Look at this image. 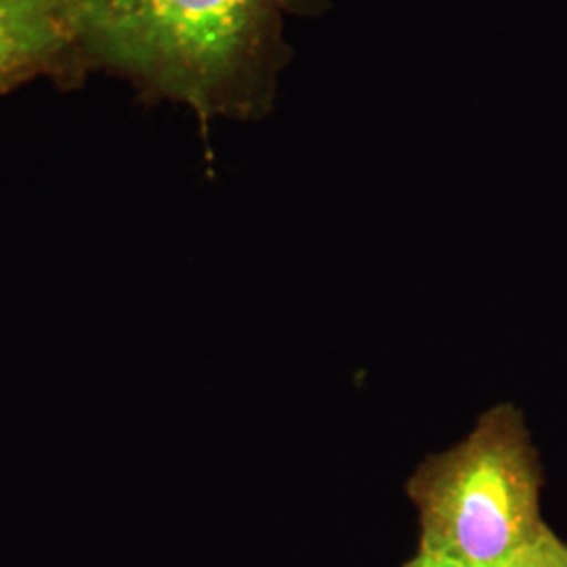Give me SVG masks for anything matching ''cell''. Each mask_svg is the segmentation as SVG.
I'll return each mask as SVG.
<instances>
[{
    "instance_id": "6da1fadb",
    "label": "cell",
    "mask_w": 567,
    "mask_h": 567,
    "mask_svg": "<svg viewBox=\"0 0 567 567\" xmlns=\"http://www.w3.org/2000/svg\"><path fill=\"white\" fill-rule=\"evenodd\" d=\"M295 0H68L82 65L187 105L200 121L255 118L286 60Z\"/></svg>"
},
{
    "instance_id": "7a4b0ae2",
    "label": "cell",
    "mask_w": 567,
    "mask_h": 567,
    "mask_svg": "<svg viewBox=\"0 0 567 567\" xmlns=\"http://www.w3.org/2000/svg\"><path fill=\"white\" fill-rule=\"evenodd\" d=\"M419 550L463 567H505L548 532L543 473L513 405L487 410L461 444L426 458L408 482Z\"/></svg>"
},
{
    "instance_id": "3957f363",
    "label": "cell",
    "mask_w": 567,
    "mask_h": 567,
    "mask_svg": "<svg viewBox=\"0 0 567 567\" xmlns=\"http://www.w3.org/2000/svg\"><path fill=\"white\" fill-rule=\"evenodd\" d=\"M79 65L68 0H0V79L20 86Z\"/></svg>"
},
{
    "instance_id": "277c9868",
    "label": "cell",
    "mask_w": 567,
    "mask_h": 567,
    "mask_svg": "<svg viewBox=\"0 0 567 567\" xmlns=\"http://www.w3.org/2000/svg\"><path fill=\"white\" fill-rule=\"evenodd\" d=\"M505 567H567V545L550 529Z\"/></svg>"
},
{
    "instance_id": "5b68a950",
    "label": "cell",
    "mask_w": 567,
    "mask_h": 567,
    "mask_svg": "<svg viewBox=\"0 0 567 567\" xmlns=\"http://www.w3.org/2000/svg\"><path fill=\"white\" fill-rule=\"evenodd\" d=\"M404 567H463L458 566V564H454V561H447L444 557H435V555H429V553H423V550H419L416 555H414V559H410Z\"/></svg>"
},
{
    "instance_id": "8992f818",
    "label": "cell",
    "mask_w": 567,
    "mask_h": 567,
    "mask_svg": "<svg viewBox=\"0 0 567 567\" xmlns=\"http://www.w3.org/2000/svg\"><path fill=\"white\" fill-rule=\"evenodd\" d=\"M18 84L16 82L7 81V79H0V95H4V93H9V91H13Z\"/></svg>"
}]
</instances>
